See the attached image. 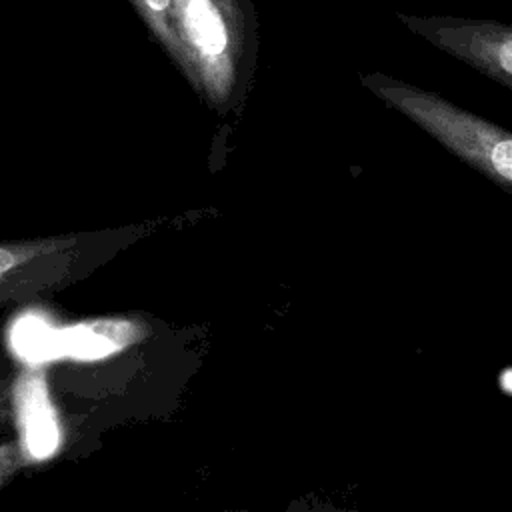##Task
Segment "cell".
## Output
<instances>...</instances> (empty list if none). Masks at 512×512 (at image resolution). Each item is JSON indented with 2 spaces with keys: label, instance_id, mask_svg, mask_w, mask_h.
<instances>
[{
  "label": "cell",
  "instance_id": "ba28073f",
  "mask_svg": "<svg viewBox=\"0 0 512 512\" xmlns=\"http://www.w3.org/2000/svg\"><path fill=\"white\" fill-rule=\"evenodd\" d=\"M44 250L42 244H0V282Z\"/></svg>",
  "mask_w": 512,
  "mask_h": 512
},
{
  "label": "cell",
  "instance_id": "8992f818",
  "mask_svg": "<svg viewBox=\"0 0 512 512\" xmlns=\"http://www.w3.org/2000/svg\"><path fill=\"white\" fill-rule=\"evenodd\" d=\"M128 2L132 4L138 18L152 34V38L178 64L180 46H178L176 22H174V0H128Z\"/></svg>",
  "mask_w": 512,
  "mask_h": 512
},
{
  "label": "cell",
  "instance_id": "277c9868",
  "mask_svg": "<svg viewBox=\"0 0 512 512\" xmlns=\"http://www.w3.org/2000/svg\"><path fill=\"white\" fill-rule=\"evenodd\" d=\"M22 448L34 460L50 458L60 446V426L40 370L24 372L14 388Z\"/></svg>",
  "mask_w": 512,
  "mask_h": 512
},
{
  "label": "cell",
  "instance_id": "5b68a950",
  "mask_svg": "<svg viewBox=\"0 0 512 512\" xmlns=\"http://www.w3.org/2000/svg\"><path fill=\"white\" fill-rule=\"evenodd\" d=\"M140 338V328L126 320H98L58 330L60 356L98 360Z\"/></svg>",
  "mask_w": 512,
  "mask_h": 512
},
{
  "label": "cell",
  "instance_id": "8fae6325",
  "mask_svg": "<svg viewBox=\"0 0 512 512\" xmlns=\"http://www.w3.org/2000/svg\"><path fill=\"white\" fill-rule=\"evenodd\" d=\"M510 378H512V370L510 368H506L504 372H502V390L506 392V394H510L512 392V382H510Z\"/></svg>",
  "mask_w": 512,
  "mask_h": 512
},
{
  "label": "cell",
  "instance_id": "7a4b0ae2",
  "mask_svg": "<svg viewBox=\"0 0 512 512\" xmlns=\"http://www.w3.org/2000/svg\"><path fill=\"white\" fill-rule=\"evenodd\" d=\"M364 82L388 104L438 136L464 160L504 184L512 182V138L508 132L452 106L436 94L388 76L372 74Z\"/></svg>",
  "mask_w": 512,
  "mask_h": 512
},
{
  "label": "cell",
  "instance_id": "52a82bcc",
  "mask_svg": "<svg viewBox=\"0 0 512 512\" xmlns=\"http://www.w3.org/2000/svg\"><path fill=\"white\" fill-rule=\"evenodd\" d=\"M22 338V354L30 360H48L60 356L58 330L50 328L42 320H26L20 324Z\"/></svg>",
  "mask_w": 512,
  "mask_h": 512
},
{
  "label": "cell",
  "instance_id": "9c48e42d",
  "mask_svg": "<svg viewBox=\"0 0 512 512\" xmlns=\"http://www.w3.org/2000/svg\"><path fill=\"white\" fill-rule=\"evenodd\" d=\"M22 464V448L18 444H0V488L10 482Z\"/></svg>",
  "mask_w": 512,
  "mask_h": 512
},
{
  "label": "cell",
  "instance_id": "3957f363",
  "mask_svg": "<svg viewBox=\"0 0 512 512\" xmlns=\"http://www.w3.org/2000/svg\"><path fill=\"white\" fill-rule=\"evenodd\" d=\"M398 20L436 48L456 56L506 88L512 86V28L508 24L406 12H398Z\"/></svg>",
  "mask_w": 512,
  "mask_h": 512
},
{
  "label": "cell",
  "instance_id": "6da1fadb",
  "mask_svg": "<svg viewBox=\"0 0 512 512\" xmlns=\"http://www.w3.org/2000/svg\"><path fill=\"white\" fill-rule=\"evenodd\" d=\"M180 46L178 68L206 94L224 104L242 86L258 46L252 0H174Z\"/></svg>",
  "mask_w": 512,
  "mask_h": 512
},
{
  "label": "cell",
  "instance_id": "30bf717a",
  "mask_svg": "<svg viewBox=\"0 0 512 512\" xmlns=\"http://www.w3.org/2000/svg\"><path fill=\"white\" fill-rule=\"evenodd\" d=\"M10 414V404H8V392L6 388H0V424L8 418Z\"/></svg>",
  "mask_w": 512,
  "mask_h": 512
}]
</instances>
